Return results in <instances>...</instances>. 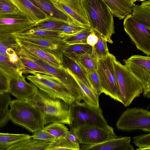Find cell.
Here are the masks:
<instances>
[{"label": "cell", "mask_w": 150, "mask_h": 150, "mask_svg": "<svg viewBox=\"0 0 150 150\" xmlns=\"http://www.w3.org/2000/svg\"><path fill=\"white\" fill-rule=\"evenodd\" d=\"M16 38L22 52L38 58L55 67L61 68L63 66L62 61L56 56L32 44Z\"/></svg>", "instance_id": "obj_15"}, {"label": "cell", "mask_w": 150, "mask_h": 150, "mask_svg": "<svg viewBox=\"0 0 150 150\" xmlns=\"http://www.w3.org/2000/svg\"><path fill=\"white\" fill-rule=\"evenodd\" d=\"M98 38L97 43L93 47L92 52L98 59L107 55L109 53L106 41L96 31L93 30Z\"/></svg>", "instance_id": "obj_37"}, {"label": "cell", "mask_w": 150, "mask_h": 150, "mask_svg": "<svg viewBox=\"0 0 150 150\" xmlns=\"http://www.w3.org/2000/svg\"><path fill=\"white\" fill-rule=\"evenodd\" d=\"M71 116L70 128L89 122H93L101 126L110 128L104 118L100 107L90 106L84 102L75 101L69 105Z\"/></svg>", "instance_id": "obj_7"}, {"label": "cell", "mask_w": 150, "mask_h": 150, "mask_svg": "<svg viewBox=\"0 0 150 150\" xmlns=\"http://www.w3.org/2000/svg\"><path fill=\"white\" fill-rule=\"evenodd\" d=\"M114 64L117 81L118 101L127 107L143 93V86L125 65L116 59Z\"/></svg>", "instance_id": "obj_4"}, {"label": "cell", "mask_w": 150, "mask_h": 150, "mask_svg": "<svg viewBox=\"0 0 150 150\" xmlns=\"http://www.w3.org/2000/svg\"><path fill=\"white\" fill-rule=\"evenodd\" d=\"M108 6L113 16L124 19L132 12L135 5L134 0H102Z\"/></svg>", "instance_id": "obj_19"}, {"label": "cell", "mask_w": 150, "mask_h": 150, "mask_svg": "<svg viewBox=\"0 0 150 150\" xmlns=\"http://www.w3.org/2000/svg\"><path fill=\"white\" fill-rule=\"evenodd\" d=\"M115 57L109 53L98 59L96 72L98 75L102 93L118 101L117 79L114 64Z\"/></svg>", "instance_id": "obj_6"}, {"label": "cell", "mask_w": 150, "mask_h": 150, "mask_svg": "<svg viewBox=\"0 0 150 150\" xmlns=\"http://www.w3.org/2000/svg\"><path fill=\"white\" fill-rule=\"evenodd\" d=\"M11 77L0 69V93H8Z\"/></svg>", "instance_id": "obj_42"}, {"label": "cell", "mask_w": 150, "mask_h": 150, "mask_svg": "<svg viewBox=\"0 0 150 150\" xmlns=\"http://www.w3.org/2000/svg\"><path fill=\"white\" fill-rule=\"evenodd\" d=\"M86 28L75 24L69 23L61 27L56 31H60L69 36L80 32Z\"/></svg>", "instance_id": "obj_39"}, {"label": "cell", "mask_w": 150, "mask_h": 150, "mask_svg": "<svg viewBox=\"0 0 150 150\" xmlns=\"http://www.w3.org/2000/svg\"><path fill=\"white\" fill-rule=\"evenodd\" d=\"M69 23H70L47 18L44 21L35 24L32 28L56 31L61 27Z\"/></svg>", "instance_id": "obj_35"}, {"label": "cell", "mask_w": 150, "mask_h": 150, "mask_svg": "<svg viewBox=\"0 0 150 150\" xmlns=\"http://www.w3.org/2000/svg\"><path fill=\"white\" fill-rule=\"evenodd\" d=\"M146 0H134V3L136 1H145Z\"/></svg>", "instance_id": "obj_48"}, {"label": "cell", "mask_w": 150, "mask_h": 150, "mask_svg": "<svg viewBox=\"0 0 150 150\" xmlns=\"http://www.w3.org/2000/svg\"><path fill=\"white\" fill-rule=\"evenodd\" d=\"M52 142L43 141L31 137L21 140L11 145L7 150H46Z\"/></svg>", "instance_id": "obj_23"}, {"label": "cell", "mask_w": 150, "mask_h": 150, "mask_svg": "<svg viewBox=\"0 0 150 150\" xmlns=\"http://www.w3.org/2000/svg\"><path fill=\"white\" fill-rule=\"evenodd\" d=\"M133 143L138 148L150 147V134H143L133 138Z\"/></svg>", "instance_id": "obj_40"}, {"label": "cell", "mask_w": 150, "mask_h": 150, "mask_svg": "<svg viewBox=\"0 0 150 150\" xmlns=\"http://www.w3.org/2000/svg\"><path fill=\"white\" fill-rule=\"evenodd\" d=\"M127 69L142 83L143 96L150 98V57L133 55L124 61Z\"/></svg>", "instance_id": "obj_12"}, {"label": "cell", "mask_w": 150, "mask_h": 150, "mask_svg": "<svg viewBox=\"0 0 150 150\" xmlns=\"http://www.w3.org/2000/svg\"><path fill=\"white\" fill-rule=\"evenodd\" d=\"M17 54L20 61L18 69L22 74H31L33 72H38L51 75L41 66L30 59L21 54Z\"/></svg>", "instance_id": "obj_26"}, {"label": "cell", "mask_w": 150, "mask_h": 150, "mask_svg": "<svg viewBox=\"0 0 150 150\" xmlns=\"http://www.w3.org/2000/svg\"><path fill=\"white\" fill-rule=\"evenodd\" d=\"M0 69L11 78L20 79L25 78L19 70L16 65L12 63L8 57L0 54Z\"/></svg>", "instance_id": "obj_28"}, {"label": "cell", "mask_w": 150, "mask_h": 150, "mask_svg": "<svg viewBox=\"0 0 150 150\" xmlns=\"http://www.w3.org/2000/svg\"><path fill=\"white\" fill-rule=\"evenodd\" d=\"M19 10L12 0H0V13H11Z\"/></svg>", "instance_id": "obj_41"}, {"label": "cell", "mask_w": 150, "mask_h": 150, "mask_svg": "<svg viewBox=\"0 0 150 150\" xmlns=\"http://www.w3.org/2000/svg\"><path fill=\"white\" fill-rule=\"evenodd\" d=\"M52 3H54L56 2H57L59 0H50Z\"/></svg>", "instance_id": "obj_47"}, {"label": "cell", "mask_w": 150, "mask_h": 150, "mask_svg": "<svg viewBox=\"0 0 150 150\" xmlns=\"http://www.w3.org/2000/svg\"><path fill=\"white\" fill-rule=\"evenodd\" d=\"M92 32L91 27L85 28L80 32L64 39L63 41L68 45L87 43V38Z\"/></svg>", "instance_id": "obj_34"}, {"label": "cell", "mask_w": 150, "mask_h": 150, "mask_svg": "<svg viewBox=\"0 0 150 150\" xmlns=\"http://www.w3.org/2000/svg\"><path fill=\"white\" fill-rule=\"evenodd\" d=\"M133 16L138 21L150 27V0L142 2L140 5H135L132 11Z\"/></svg>", "instance_id": "obj_25"}, {"label": "cell", "mask_w": 150, "mask_h": 150, "mask_svg": "<svg viewBox=\"0 0 150 150\" xmlns=\"http://www.w3.org/2000/svg\"><path fill=\"white\" fill-rule=\"evenodd\" d=\"M31 137L35 139L50 142H53L57 138L45 131L43 128L37 130Z\"/></svg>", "instance_id": "obj_43"}, {"label": "cell", "mask_w": 150, "mask_h": 150, "mask_svg": "<svg viewBox=\"0 0 150 150\" xmlns=\"http://www.w3.org/2000/svg\"><path fill=\"white\" fill-rule=\"evenodd\" d=\"M124 30L137 48L150 55V27L146 26L129 14L124 18Z\"/></svg>", "instance_id": "obj_10"}, {"label": "cell", "mask_w": 150, "mask_h": 150, "mask_svg": "<svg viewBox=\"0 0 150 150\" xmlns=\"http://www.w3.org/2000/svg\"><path fill=\"white\" fill-rule=\"evenodd\" d=\"M27 76V79L39 90L53 98H59L68 105L75 100V97L55 76L38 72Z\"/></svg>", "instance_id": "obj_5"}, {"label": "cell", "mask_w": 150, "mask_h": 150, "mask_svg": "<svg viewBox=\"0 0 150 150\" xmlns=\"http://www.w3.org/2000/svg\"><path fill=\"white\" fill-rule=\"evenodd\" d=\"M81 3L90 27L107 42L113 43L111 37L115 33L113 16L102 0H81Z\"/></svg>", "instance_id": "obj_1"}, {"label": "cell", "mask_w": 150, "mask_h": 150, "mask_svg": "<svg viewBox=\"0 0 150 150\" xmlns=\"http://www.w3.org/2000/svg\"><path fill=\"white\" fill-rule=\"evenodd\" d=\"M80 0H59L53 4L67 15L71 23L85 28L90 27Z\"/></svg>", "instance_id": "obj_14"}, {"label": "cell", "mask_w": 150, "mask_h": 150, "mask_svg": "<svg viewBox=\"0 0 150 150\" xmlns=\"http://www.w3.org/2000/svg\"><path fill=\"white\" fill-rule=\"evenodd\" d=\"M70 129L74 132L81 144H99L117 136L112 127H105L93 122L87 123Z\"/></svg>", "instance_id": "obj_8"}, {"label": "cell", "mask_w": 150, "mask_h": 150, "mask_svg": "<svg viewBox=\"0 0 150 150\" xmlns=\"http://www.w3.org/2000/svg\"><path fill=\"white\" fill-rule=\"evenodd\" d=\"M137 149L138 150H150V147L138 148Z\"/></svg>", "instance_id": "obj_46"}, {"label": "cell", "mask_w": 150, "mask_h": 150, "mask_svg": "<svg viewBox=\"0 0 150 150\" xmlns=\"http://www.w3.org/2000/svg\"><path fill=\"white\" fill-rule=\"evenodd\" d=\"M62 63L63 66L68 68L73 74L92 88L87 77L86 70L76 60L63 54Z\"/></svg>", "instance_id": "obj_24"}, {"label": "cell", "mask_w": 150, "mask_h": 150, "mask_svg": "<svg viewBox=\"0 0 150 150\" xmlns=\"http://www.w3.org/2000/svg\"><path fill=\"white\" fill-rule=\"evenodd\" d=\"M18 8L37 23L47 18L46 15L29 0H12Z\"/></svg>", "instance_id": "obj_18"}, {"label": "cell", "mask_w": 150, "mask_h": 150, "mask_svg": "<svg viewBox=\"0 0 150 150\" xmlns=\"http://www.w3.org/2000/svg\"><path fill=\"white\" fill-rule=\"evenodd\" d=\"M85 70L87 78L92 88L99 96L102 93V89L99 79L96 71H91L86 69Z\"/></svg>", "instance_id": "obj_38"}, {"label": "cell", "mask_w": 150, "mask_h": 150, "mask_svg": "<svg viewBox=\"0 0 150 150\" xmlns=\"http://www.w3.org/2000/svg\"><path fill=\"white\" fill-rule=\"evenodd\" d=\"M16 37L23 38H33L48 40H62L69 37L61 32L57 31L48 30L31 28L23 33L13 35Z\"/></svg>", "instance_id": "obj_22"}, {"label": "cell", "mask_w": 150, "mask_h": 150, "mask_svg": "<svg viewBox=\"0 0 150 150\" xmlns=\"http://www.w3.org/2000/svg\"><path fill=\"white\" fill-rule=\"evenodd\" d=\"M41 10L48 18L71 23L69 19L64 12L57 8L50 0H29Z\"/></svg>", "instance_id": "obj_21"}, {"label": "cell", "mask_w": 150, "mask_h": 150, "mask_svg": "<svg viewBox=\"0 0 150 150\" xmlns=\"http://www.w3.org/2000/svg\"><path fill=\"white\" fill-rule=\"evenodd\" d=\"M36 24L20 10L0 13V38H6L32 28Z\"/></svg>", "instance_id": "obj_11"}, {"label": "cell", "mask_w": 150, "mask_h": 150, "mask_svg": "<svg viewBox=\"0 0 150 150\" xmlns=\"http://www.w3.org/2000/svg\"><path fill=\"white\" fill-rule=\"evenodd\" d=\"M98 59L91 52L85 54L76 61L86 70L94 71H96Z\"/></svg>", "instance_id": "obj_36"}, {"label": "cell", "mask_w": 150, "mask_h": 150, "mask_svg": "<svg viewBox=\"0 0 150 150\" xmlns=\"http://www.w3.org/2000/svg\"><path fill=\"white\" fill-rule=\"evenodd\" d=\"M31 137V136L27 134L0 133V150H7L11 145Z\"/></svg>", "instance_id": "obj_29"}, {"label": "cell", "mask_w": 150, "mask_h": 150, "mask_svg": "<svg viewBox=\"0 0 150 150\" xmlns=\"http://www.w3.org/2000/svg\"><path fill=\"white\" fill-rule=\"evenodd\" d=\"M30 101L41 112L45 125L54 122L70 125L69 105L62 100L52 98L38 89L33 99Z\"/></svg>", "instance_id": "obj_2"}, {"label": "cell", "mask_w": 150, "mask_h": 150, "mask_svg": "<svg viewBox=\"0 0 150 150\" xmlns=\"http://www.w3.org/2000/svg\"><path fill=\"white\" fill-rule=\"evenodd\" d=\"M130 142V137L117 136L99 144H81L80 150H134V149L131 144Z\"/></svg>", "instance_id": "obj_16"}, {"label": "cell", "mask_w": 150, "mask_h": 150, "mask_svg": "<svg viewBox=\"0 0 150 150\" xmlns=\"http://www.w3.org/2000/svg\"><path fill=\"white\" fill-rule=\"evenodd\" d=\"M38 89L33 84L27 82L25 78L20 79L11 78L8 93L18 99L30 101L33 99Z\"/></svg>", "instance_id": "obj_17"}, {"label": "cell", "mask_w": 150, "mask_h": 150, "mask_svg": "<svg viewBox=\"0 0 150 150\" xmlns=\"http://www.w3.org/2000/svg\"><path fill=\"white\" fill-rule=\"evenodd\" d=\"M116 126L119 130L130 131L142 130L150 131V111L143 108H127L121 114Z\"/></svg>", "instance_id": "obj_9"}, {"label": "cell", "mask_w": 150, "mask_h": 150, "mask_svg": "<svg viewBox=\"0 0 150 150\" xmlns=\"http://www.w3.org/2000/svg\"><path fill=\"white\" fill-rule=\"evenodd\" d=\"M98 40V36L92 30V33L87 38V43L93 47L97 43Z\"/></svg>", "instance_id": "obj_44"}, {"label": "cell", "mask_w": 150, "mask_h": 150, "mask_svg": "<svg viewBox=\"0 0 150 150\" xmlns=\"http://www.w3.org/2000/svg\"><path fill=\"white\" fill-rule=\"evenodd\" d=\"M20 47L14 36L0 38V54L8 57L13 53L19 50Z\"/></svg>", "instance_id": "obj_30"}, {"label": "cell", "mask_w": 150, "mask_h": 150, "mask_svg": "<svg viewBox=\"0 0 150 150\" xmlns=\"http://www.w3.org/2000/svg\"><path fill=\"white\" fill-rule=\"evenodd\" d=\"M92 50V47L87 44L66 45L62 48V52L63 54L77 60L85 54L91 52Z\"/></svg>", "instance_id": "obj_27"}, {"label": "cell", "mask_w": 150, "mask_h": 150, "mask_svg": "<svg viewBox=\"0 0 150 150\" xmlns=\"http://www.w3.org/2000/svg\"><path fill=\"white\" fill-rule=\"evenodd\" d=\"M63 68L73 78L79 86L81 90L82 100L83 102L90 106L97 108L99 107V96L91 87L85 83L68 68L64 66Z\"/></svg>", "instance_id": "obj_20"}, {"label": "cell", "mask_w": 150, "mask_h": 150, "mask_svg": "<svg viewBox=\"0 0 150 150\" xmlns=\"http://www.w3.org/2000/svg\"><path fill=\"white\" fill-rule=\"evenodd\" d=\"M67 139L74 143L79 144L76 134L71 129L69 130Z\"/></svg>", "instance_id": "obj_45"}, {"label": "cell", "mask_w": 150, "mask_h": 150, "mask_svg": "<svg viewBox=\"0 0 150 150\" xmlns=\"http://www.w3.org/2000/svg\"><path fill=\"white\" fill-rule=\"evenodd\" d=\"M8 93H0V127L6 125L9 120L8 107L11 102Z\"/></svg>", "instance_id": "obj_31"}, {"label": "cell", "mask_w": 150, "mask_h": 150, "mask_svg": "<svg viewBox=\"0 0 150 150\" xmlns=\"http://www.w3.org/2000/svg\"><path fill=\"white\" fill-rule=\"evenodd\" d=\"M80 149L79 144L74 143L66 138L60 137L52 142L46 150H79Z\"/></svg>", "instance_id": "obj_32"}, {"label": "cell", "mask_w": 150, "mask_h": 150, "mask_svg": "<svg viewBox=\"0 0 150 150\" xmlns=\"http://www.w3.org/2000/svg\"><path fill=\"white\" fill-rule=\"evenodd\" d=\"M18 54L30 59L41 66L51 75L59 79L75 97V101L79 102L82 101V96L80 88L73 78L64 69L63 66L61 68L55 67L38 58L22 52L21 50Z\"/></svg>", "instance_id": "obj_13"}, {"label": "cell", "mask_w": 150, "mask_h": 150, "mask_svg": "<svg viewBox=\"0 0 150 150\" xmlns=\"http://www.w3.org/2000/svg\"><path fill=\"white\" fill-rule=\"evenodd\" d=\"M43 129L55 137L67 138L69 129L65 124L58 122L52 123L44 127Z\"/></svg>", "instance_id": "obj_33"}, {"label": "cell", "mask_w": 150, "mask_h": 150, "mask_svg": "<svg viewBox=\"0 0 150 150\" xmlns=\"http://www.w3.org/2000/svg\"><path fill=\"white\" fill-rule=\"evenodd\" d=\"M9 120L32 133L44 127V118L40 110L30 101L18 99L11 101Z\"/></svg>", "instance_id": "obj_3"}]
</instances>
